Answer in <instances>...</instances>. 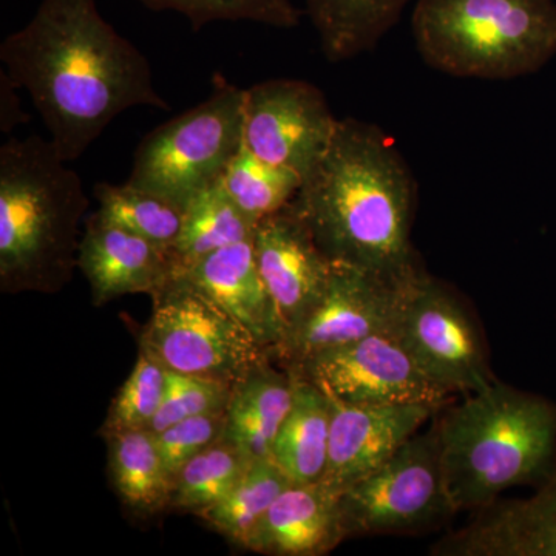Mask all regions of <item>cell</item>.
Returning <instances> with one entry per match:
<instances>
[{"mask_svg":"<svg viewBox=\"0 0 556 556\" xmlns=\"http://www.w3.org/2000/svg\"><path fill=\"white\" fill-rule=\"evenodd\" d=\"M0 61L30 94L67 163L126 110L170 109L148 58L102 17L94 0H42L30 22L3 39Z\"/></svg>","mask_w":556,"mask_h":556,"instance_id":"1","label":"cell"},{"mask_svg":"<svg viewBox=\"0 0 556 556\" xmlns=\"http://www.w3.org/2000/svg\"><path fill=\"white\" fill-rule=\"evenodd\" d=\"M291 204L331 262L397 285L424 269L412 244L415 175L393 138L375 124L339 119Z\"/></svg>","mask_w":556,"mask_h":556,"instance_id":"2","label":"cell"},{"mask_svg":"<svg viewBox=\"0 0 556 556\" xmlns=\"http://www.w3.org/2000/svg\"><path fill=\"white\" fill-rule=\"evenodd\" d=\"M445 492L456 514L495 503L508 489L540 486L556 470V402L493 382L438 413Z\"/></svg>","mask_w":556,"mask_h":556,"instance_id":"3","label":"cell"},{"mask_svg":"<svg viewBox=\"0 0 556 556\" xmlns=\"http://www.w3.org/2000/svg\"><path fill=\"white\" fill-rule=\"evenodd\" d=\"M68 164L38 135L0 148V291L54 294L78 268L89 199Z\"/></svg>","mask_w":556,"mask_h":556,"instance_id":"4","label":"cell"},{"mask_svg":"<svg viewBox=\"0 0 556 556\" xmlns=\"http://www.w3.org/2000/svg\"><path fill=\"white\" fill-rule=\"evenodd\" d=\"M412 30L428 67L455 78L517 79L556 56V3L416 0Z\"/></svg>","mask_w":556,"mask_h":556,"instance_id":"5","label":"cell"},{"mask_svg":"<svg viewBox=\"0 0 556 556\" xmlns=\"http://www.w3.org/2000/svg\"><path fill=\"white\" fill-rule=\"evenodd\" d=\"M244 93L215 79L206 101L142 138L127 185L188 207L243 148Z\"/></svg>","mask_w":556,"mask_h":556,"instance_id":"6","label":"cell"},{"mask_svg":"<svg viewBox=\"0 0 556 556\" xmlns=\"http://www.w3.org/2000/svg\"><path fill=\"white\" fill-rule=\"evenodd\" d=\"M150 298L139 348L164 368L233 383L274 361L243 324L179 270Z\"/></svg>","mask_w":556,"mask_h":556,"instance_id":"7","label":"cell"},{"mask_svg":"<svg viewBox=\"0 0 556 556\" xmlns=\"http://www.w3.org/2000/svg\"><path fill=\"white\" fill-rule=\"evenodd\" d=\"M343 532L350 538L419 535L456 511L442 478L437 426L415 434L375 471L340 495Z\"/></svg>","mask_w":556,"mask_h":556,"instance_id":"8","label":"cell"},{"mask_svg":"<svg viewBox=\"0 0 556 556\" xmlns=\"http://www.w3.org/2000/svg\"><path fill=\"white\" fill-rule=\"evenodd\" d=\"M394 338L452 394L478 393L496 382L477 320L456 292L426 269L404 285Z\"/></svg>","mask_w":556,"mask_h":556,"instance_id":"9","label":"cell"},{"mask_svg":"<svg viewBox=\"0 0 556 556\" xmlns=\"http://www.w3.org/2000/svg\"><path fill=\"white\" fill-rule=\"evenodd\" d=\"M283 368L342 404H426L444 409L452 396L394 336H369L328 348Z\"/></svg>","mask_w":556,"mask_h":556,"instance_id":"10","label":"cell"},{"mask_svg":"<svg viewBox=\"0 0 556 556\" xmlns=\"http://www.w3.org/2000/svg\"><path fill=\"white\" fill-rule=\"evenodd\" d=\"M244 91V148L305 178L338 130L324 91L302 79L263 80Z\"/></svg>","mask_w":556,"mask_h":556,"instance_id":"11","label":"cell"},{"mask_svg":"<svg viewBox=\"0 0 556 556\" xmlns=\"http://www.w3.org/2000/svg\"><path fill=\"white\" fill-rule=\"evenodd\" d=\"M405 283H391L368 270L332 262L324 295L285 339L276 362L289 367L328 348L369 336H394Z\"/></svg>","mask_w":556,"mask_h":556,"instance_id":"12","label":"cell"},{"mask_svg":"<svg viewBox=\"0 0 556 556\" xmlns=\"http://www.w3.org/2000/svg\"><path fill=\"white\" fill-rule=\"evenodd\" d=\"M252 241L260 273L283 321L285 342L324 295L332 262L291 203L260 219Z\"/></svg>","mask_w":556,"mask_h":556,"instance_id":"13","label":"cell"},{"mask_svg":"<svg viewBox=\"0 0 556 556\" xmlns=\"http://www.w3.org/2000/svg\"><path fill=\"white\" fill-rule=\"evenodd\" d=\"M331 404L328 463L320 481L340 495L382 466L442 412L426 404L350 405L332 399Z\"/></svg>","mask_w":556,"mask_h":556,"instance_id":"14","label":"cell"},{"mask_svg":"<svg viewBox=\"0 0 556 556\" xmlns=\"http://www.w3.org/2000/svg\"><path fill=\"white\" fill-rule=\"evenodd\" d=\"M431 556H556V470L532 495L479 508Z\"/></svg>","mask_w":556,"mask_h":556,"instance_id":"15","label":"cell"},{"mask_svg":"<svg viewBox=\"0 0 556 556\" xmlns=\"http://www.w3.org/2000/svg\"><path fill=\"white\" fill-rule=\"evenodd\" d=\"M78 269L89 281L91 303L102 306L124 295H152L178 268L170 249L110 225L94 212L84 222Z\"/></svg>","mask_w":556,"mask_h":556,"instance_id":"16","label":"cell"},{"mask_svg":"<svg viewBox=\"0 0 556 556\" xmlns=\"http://www.w3.org/2000/svg\"><path fill=\"white\" fill-rule=\"evenodd\" d=\"M345 540L340 493L317 481L289 485L252 530L244 551L273 556H324Z\"/></svg>","mask_w":556,"mask_h":556,"instance_id":"17","label":"cell"},{"mask_svg":"<svg viewBox=\"0 0 556 556\" xmlns=\"http://www.w3.org/2000/svg\"><path fill=\"white\" fill-rule=\"evenodd\" d=\"M179 273L243 324L276 361L283 321L260 273L252 239L212 252Z\"/></svg>","mask_w":556,"mask_h":556,"instance_id":"18","label":"cell"},{"mask_svg":"<svg viewBox=\"0 0 556 556\" xmlns=\"http://www.w3.org/2000/svg\"><path fill=\"white\" fill-rule=\"evenodd\" d=\"M273 362L233 382L226 407L223 439L249 460L270 459L278 431L294 401V376L287 368H274Z\"/></svg>","mask_w":556,"mask_h":556,"instance_id":"19","label":"cell"},{"mask_svg":"<svg viewBox=\"0 0 556 556\" xmlns=\"http://www.w3.org/2000/svg\"><path fill=\"white\" fill-rule=\"evenodd\" d=\"M104 441L109 482L124 508L139 519L169 510L172 475L152 431H118Z\"/></svg>","mask_w":556,"mask_h":556,"instance_id":"20","label":"cell"},{"mask_svg":"<svg viewBox=\"0 0 556 556\" xmlns=\"http://www.w3.org/2000/svg\"><path fill=\"white\" fill-rule=\"evenodd\" d=\"M292 376L294 401L278 431L270 459L291 484H313L324 478L327 468L332 404L320 388L294 372Z\"/></svg>","mask_w":556,"mask_h":556,"instance_id":"21","label":"cell"},{"mask_svg":"<svg viewBox=\"0 0 556 556\" xmlns=\"http://www.w3.org/2000/svg\"><path fill=\"white\" fill-rule=\"evenodd\" d=\"M413 0H306V14L332 64L368 53Z\"/></svg>","mask_w":556,"mask_h":556,"instance_id":"22","label":"cell"},{"mask_svg":"<svg viewBox=\"0 0 556 556\" xmlns=\"http://www.w3.org/2000/svg\"><path fill=\"white\" fill-rule=\"evenodd\" d=\"M255 226L257 223L233 203L218 179L185 208L181 230L170 249L177 270L219 249L251 240Z\"/></svg>","mask_w":556,"mask_h":556,"instance_id":"23","label":"cell"},{"mask_svg":"<svg viewBox=\"0 0 556 556\" xmlns=\"http://www.w3.org/2000/svg\"><path fill=\"white\" fill-rule=\"evenodd\" d=\"M289 485L273 459L254 460L228 495L199 518L233 546L244 548L260 519Z\"/></svg>","mask_w":556,"mask_h":556,"instance_id":"24","label":"cell"},{"mask_svg":"<svg viewBox=\"0 0 556 556\" xmlns=\"http://www.w3.org/2000/svg\"><path fill=\"white\" fill-rule=\"evenodd\" d=\"M251 463L225 439L215 442L175 471L169 510L200 517L228 495Z\"/></svg>","mask_w":556,"mask_h":556,"instance_id":"25","label":"cell"},{"mask_svg":"<svg viewBox=\"0 0 556 556\" xmlns=\"http://www.w3.org/2000/svg\"><path fill=\"white\" fill-rule=\"evenodd\" d=\"M98 215L110 225L172 249L181 230L185 208L148 190L127 185L98 182L93 189Z\"/></svg>","mask_w":556,"mask_h":556,"instance_id":"26","label":"cell"},{"mask_svg":"<svg viewBox=\"0 0 556 556\" xmlns=\"http://www.w3.org/2000/svg\"><path fill=\"white\" fill-rule=\"evenodd\" d=\"M219 181L233 203L252 222L258 223L288 206L298 195L303 179L295 172L260 160L243 146Z\"/></svg>","mask_w":556,"mask_h":556,"instance_id":"27","label":"cell"},{"mask_svg":"<svg viewBox=\"0 0 556 556\" xmlns=\"http://www.w3.org/2000/svg\"><path fill=\"white\" fill-rule=\"evenodd\" d=\"M152 11H174L195 31L214 22H254L281 30L300 24L302 11L292 0H138Z\"/></svg>","mask_w":556,"mask_h":556,"instance_id":"28","label":"cell"},{"mask_svg":"<svg viewBox=\"0 0 556 556\" xmlns=\"http://www.w3.org/2000/svg\"><path fill=\"white\" fill-rule=\"evenodd\" d=\"M167 369L139 348L129 378L110 404L101 437L126 430H149L163 405Z\"/></svg>","mask_w":556,"mask_h":556,"instance_id":"29","label":"cell"},{"mask_svg":"<svg viewBox=\"0 0 556 556\" xmlns=\"http://www.w3.org/2000/svg\"><path fill=\"white\" fill-rule=\"evenodd\" d=\"M233 383L225 380L186 375L167 369L166 391L160 413L149 431L159 433L188 417L218 412L228 407Z\"/></svg>","mask_w":556,"mask_h":556,"instance_id":"30","label":"cell"},{"mask_svg":"<svg viewBox=\"0 0 556 556\" xmlns=\"http://www.w3.org/2000/svg\"><path fill=\"white\" fill-rule=\"evenodd\" d=\"M226 427V408L204 415L188 417L159 433H153L161 457L174 478L189 459L199 455L215 442L222 441Z\"/></svg>","mask_w":556,"mask_h":556,"instance_id":"31","label":"cell"},{"mask_svg":"<svg viewBox=\"0 0 556 556\" xmlns=\"http://www.w3.org/2000/svg\"><path fill=\"white\" fill-rule=\"evenodd\" d=\"M20 84L16 83L5 70L0 68V130L11 134L17 126L30 119L28 113L22 109Z\"/></svg>","mask_w":556,"mask_h":556,"instance_id":"32","label":"cell"}]
</instances>
